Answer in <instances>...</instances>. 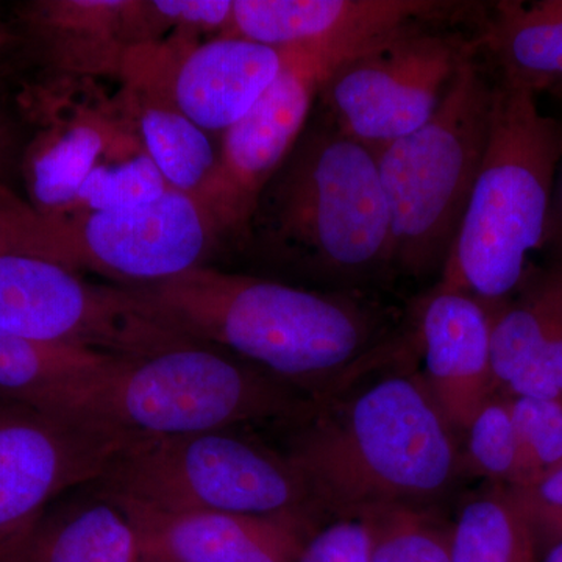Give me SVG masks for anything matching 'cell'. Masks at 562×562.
<instances>
[{
  "label": "cell",
  "mask_w": 562,
  "mask_h": 562,
  "mask_svg": "<svg viewBox=\"0 0 562 562\" xmlns=\"http://www.w3.org/2000/svg\"><path fill=\"white\" fill-rule=\"evenodd\" d=\"M88 487L160 512L290 517L313 527L319 517L284 453L238 428L133 439Z\"/></svg>",
  "instance_id": "cell-7"
},
{
  "label": "cell",
  "mask_w": 562,
  "mask_h": 562,
  "mask_svg": "<svg viewBox=\"0 0 562 562\" xmlns=\"http://www.w3.org/2000/svg\"><path fill=\"white\" fill-rule=\"evenodd\" d=\"M539 562H562V539L560 541L550 543L546 557L539 558Z\"/></svg>",
  "instance_id": "cell-34"
},
{
  "label": "cell",
  "mask_w": 562,
  "mask_h": 562,
  "mask_svg": "<svg viewBox=\"0 0 562 562\" xmlns=\"http://www.w3.org/2000/svg\"><path fill=\"white\" fill-rule=\"evenodd\" d=\"M403 347L280 428L319 516L428 512L460 479L457 431Z\"/></svg>",
  "instance_id": "cell-1"
},
{
  "label": "cell",
  "mask_w": 562,
  "mask_h": 562,
  "mask_svg": "<svg viewBox=\"0 0 562 562\" xmlns=\"http://www.w3.org/2000/svg\"><path fill=\"white\" fill-rule=\"evenodd\" d=\"M542 254L547 260L562 261V155L554 179L552 206L543 236Z\"/></svg>",
  "instance_id": "cell-32"
},
{
  "label": "cell",
  "mask_w": 562,
  "mask_h": 562,
  "mask_svg": "<svg viewBox=\"0 0 562 562\" xmlns=\"http://www.w3.org/2000/svg\"><path fill=\"white\" fill-rule=\"evenodd\" d=\"M487 310L495 391L562 398V261L531 265L512 297Z\"/></svg>",
  "instance_id": "cell-17"
},
{
  "label": "cell",
  "mask_w": 562,
  "mask_h": 562,
  "mask_svg": "<svg viewBox=\"0 0 562 562\" xmlns=\"http://www.w3.org/2000/svg\"><path fill=\"white\" fill-rule=\"evenodd\" d=\"M20 143H18L16 131L11 122L0 113V184H7V177L11 171L14 158H16Z\"/></svg>",
  "instance_id": "cell-33"
},
{
  "label": "cell",
  "mask_w": 562,
  "mask_h": 562,
  "mask_svg": "<svg viewBox=\"0 0 562 562\" xmlns=\"http://www.w3.org/2000/svg\"><path fill=\"white\" fill-rule=\"evenodd\" d=\"M479 54L458 70L427 124L376 150L394 271L406 276L442 271L482 166L495 81L476 61Z\"/></svg>",
  "instance_id": "cell-6"
},
{
  "label": "cell",
  "mask_w": 562,
  "mask_h": 562,
  "mask_svg": "<svg viewBox=\"0 0 562 562\" xmlns=\"http://www.w3.org/2000/svg\"><path fill=\"white\" fill-rule=\"evenodd\" d=\"M476 36L498 79L562 101V0L490 3Z\"/></svg>",
  "instance_id": "cell-22"
},
{
  "label": "cell",
  "mask_w": 562,
  "mask_h": 562,
  "mask_svg": "<svg viewBox=\"0 0 562 562\" xmlns=\"http://www.w3.org/2000/svg\"><path fill=\"white\" fill-rule=\"evenodd\" d=\"M44 127L24 157L29 203L41 213L68 210L124 127L116 102L105 99L76 101L61 88L41 94Z\"/></svg>",
  "instance_id": "cell-19"
},
{
  "label": "cell",
  "mask_w": 562,
  "mask_h": 562,
  "mask_svg": "<svg viewBox=\"0 0 562 562\" xmlns=\"http://www.w3.org/2000/svg\"><path fill=\"white\" fill-rule=\"evenodd\" d=\"M106 498L127 514L143 553L169 562H295L316 531L290 517L160 512Z\"/></svg>",
  "instance_id": "cell-18"
},
{
  "label": "cell",
  "mask_w": 562,
  "mask_h": 562,
  "mask_svg": "<svg viewBox=\"0 0 562 562\" xmlns=\"http://www.w3.org/2000/svg\"><path fill=\"white\" fill-rule=\"evenodd\" d=\"M247 236L272 261L336 291L360 292L383 279L394 255L376 151L327 116L305 128L262 190Z\"/></svg>",
  "instance_id": "cell-3"
},
{
  "label": "cell",
  "mask_w": 562,
  "mask_h": 562,
  "mask_svg": "<svg viewBox=\"0 0 562 562\" xmlns=\"http://www.w3.org/2000/svg\"><path fill=\"white\" fill-rule=\"evenodd\" d=\"M449 25H406L342 63L319 95L325 116L375 151L427 124L480 52L479 36Z\"/></svg>",
  "instance_id": "cell-9"
},
{
  "label": "cell",
  "mask_w": 562,
  "mask_h": 562,
  "mask_svg": "<svg viewBox=\"0 0 562 562\" xmlns=\"http://www.w3.org/2000/svg\"><path fill=\"white\" fill-rule=\"evenodd\" d=\"M161 324L249 362L313 401L401 349L390 313L361 292L314 291L198 266L127 286Z\"/></svg>",
  "instance_id": "cell-2"
},
{
  "label": "cell",
  "mask_w": 562,
  "mask_h": 562,
  "mask_svg": "<svg viewBox=\"0 0 562 562\" xmlns=\"http://www.w3.org/2000/svg\"><path fill=\"white\" fill-rule=\"evenodd\" d=\"M538 536L509 487H494L460 509L450 531L452 562H539Z\"/></svg>",
  "instance_id": "cell-24"
},
{
  "label": "cell",
  "mask_w": 562,
  "mask_h": 562,
  "mask_svg": "<svg viewBox=\"0 0 562 562\" xmlns=\"http://www.w3.org/2000/svg\"><path fill=\"white\" fill-rule=\"evenodd\" d=\"M179 49L158 43L128 63L151 74L177 109L206 133H225L249 113L283 65V50L241 36L220 35Z\"/></svg>",
  "instance_id": "cell-13"
},
{
  "label": "cell",
  "mask_w": 562,
  "mask_h": 562,
  "mask_svg": "<svg viewBox=\"0 0 562 562\" xmlns=\"http://www.w3.org/2000/svg\"><path fill=\"white\" fill-rule=\"evenodd\" d=\"M20 18L61 81L121 77L133 52L166 32L147 0H38Z\"/></svg>",
  "instance_id": "cell-14"
},
{
  "label": "cell",
  "mask_w": 562,
  "mask_h": 562,
  "mask_svg": "<svg viewBox=\"0 0 562 562\" xmlns=\"http://www.w3.org/2000/svg\"><path fill=\"white\" fill-rule=\"evenodd\" d=\"M7 44H9V35L5 31L0 27V58H2L3 50H5Z\"/></svg>",
  "instance_id": "cell-35"
},
{
  "label": "cell",
  "mask_w": 562,
  "mask_h": 562,
  "mask_svg": "<svg viewBox=\"0 0 562 562\" xmlns=\"http://www.w3.org/2000/svg\"><path fill=\"white\" fill-rule=\"evenodd\" d=\"M384 36L281 49L276 80L243 120L222 133L220 165L203 203L221 235L246 238L262 190L301 139L325 83L342 63Z\"/></svg>",
  "instance_id": "cell-11"
},
{
  "label": "cell",
  "mask_w": 562,
  "mask_h": 562,
  "mask_svg": "<svg viewBox=\"0 0 562 562\" xmlns=\"http://www.w3.org/2000/svg\"><path fill=\"white\" fill-rule=\"evenodd\" d=\"M0 397V562H9L60 495L90 486L124 443Z\"/></svg>",
  "instance_id": "cell-12"
},
{
  "label": "cell",
  "mask_w": 562,
  "mask_h": 562,
  "mask_svg": "<svg viewBox=\"0 0 562 562\" xmlns=\"http://www.w3.org/2000/svg\"><path fill=\"white\" fill-rule=\"evenodd\" d=\"M169 190L172 188L125 121L117 138L63 213L132 209L157 201Z\"/></svg>",
  "instance_id": "cell-25"
},
{
  "label": "cell",
  "mask_w": 562,
  "mask_h": 562,
  "mask_svg": "<svg viewBox=\"0 0 562 562\" xmlns=\"http://www.w3.org/2000/svg\"><path fill=\"white\" fill-rule=\"evenodd\" d=\"M539 539H562V465L527 486L509 487Z\"/></svg>",
  "instance_id": "cell-30"
},
{
  "label": "cell",
  "mask_w": 562,
  "mask_h": 562,
  "mask_svg": "<svg viewBox=\"0 0 562 562\" xmlns=\"http://www.w3.org/2000/svg\"><path fill=\"white\" fill-rule=\"evenodd\" d=\"M506 397L522 460V479L516 487H522L562 465V398Z\"/></svg>",
  "instance_id": "cell-28"
},
{
  "label": "cell",
  "mask_w": 562,
  "mask_h": 562,
  "mask_svg": "<svg viewBox=\"0 0 562 562\" xmlns=\"http://www.w3.org/2000/svg\"><path fill=\"white\" fill-rule=\"evenodd\" d=\"M162 27L179 32H228L233 0H151Z\"/></svg>",
  "instance_id": "cell-31"
},
{
  "label": "cell",
  "mask_w": 562,
  "mask_h": 562,
  "mask_svg": "<svg viewBox=\"0 0 562 562\" xmlns=\"http://www.w3.org/2000/svg\"><path fill=\"white\" fill-rule=\"evenodd\" d=\"M462 472L516 487L522 479L519 439L506 395H491L465 428Z\"/></svg>",
  "instance_id": "cell-26"
},
{
  "label": "cell",
  "mask_w": 562,
  "mask_h": 562,
  "mask_svg": "<svg viewBox=\"0 0 562 562\" xmlns=\"http://www.w3.org/2000/svg\"><path fill=\"white\" fill-rule=\"evenodd\" d=\"M312 403L228 351L190 341L121 358L88 395L77 424L128 441L251 425L283 428Z\"/></svg>",
  "instance_id": "cell-5"
},
{
  "label": "cell",
  "mask_w": 562,
  "mask_h": 562,
  "mask_svg": "<svg viewBox=\"0 0 562 562\" xmlns=\"http://www.w3.org/2000/svg\"><path fill=\"white\" fill-rule=\"evenodd\" d=\"M221 232L190 195L166 191L132 209L41 213L0 184V254H21L120 286H147L203 266Z\"/></svg>",
  "instance_id": "cell-8"
},
{
  "label": "cell",
  "mask_w": 562,
  "mask_h": 562,
  "mask_svg": "<svg viewBox=\"0 0 562 562\" xmlns=\"http://www.w3.org/2000/svg\"><path fill=\"white\" fill-rule=\"evenodd\" d=\"M366 520L372 530L371 562H452L450 531L427 512H390Z\"/></svg>",
  "instance_id": "cell-27"
},
{
  "label": "cell",
  "mask_w": 562,
  "mask_h": 562,
  "mask_svg": "<svg viewBox=\"0 0 562 562\" xmlns=\"http://www.w3.org/2000/svg\"><path fill=\"white\" fill-rule=\"evenodd\" d=\"M140 562H169L166 560H161V558L151 557V554H144L143 561Z\"/></svg>",
  "instance_id": "cell-36"
},
{
  "label": "cell",
  "mask_w": 562,
  "mask_h": 562,
  "mask_svg": "<svg viewBox=\"0 0 562 562\" xmlns=\"http://www.w3.org/2000/svg\"><path fill=\"white\" fill-rule=\"evenodd\" d=\"M0 328L121 358L191 341L155 319L127 286L88 283L60 265L21 254H0Z\"/></svg>",
  "instance_id": "cell-10"
},
{
  "label": "cell",
  "mask_w": 562,
  "mask_h": 562,
  "mask_svg": "<svg viewBox=\"0 0 562 562\" xmlns=\"http://www.w3.org/2000/svg\"><path fill=\"white\" fill-rule=\"evenodd\" d=\"M561 155L562 120L497 79L486 150L439 286L486 306L512 297L542 251Z\"/></svg>",
  "instance_id": "cell-4"
},
{
  "label": "cell",
  "mask_w": 562,
  "mask_h": 562,
  "mask_svg": "<svg viewBox=\"0 0 562 562\" xmlns=\"http://www.w3.org/2000/svg\"><path fill=\"white\" fill-rule=\"evenodd\" d=\"M479 3L441 0H233L225 35L273 49L344 38H376L406 25L453 24Z\"/></svg>",
  "instance_id": "cell-15"
},
{
  "label": "cell",
  "mask_w": 562,
  "mask_h": 562,
  "mask_svg": "<svg viewBox=\"0 0 562 562\" xmlns=\"http://www.w3.org/2000/svg\"><path fill=\"white\" fill-rule=\"evenodd\" d=\"M88 495L44 514L9 562L143 561L138 531L127 514L91 487Z\"/></svg>",
  "instance_id": "cell-23"
},
{
  "label": "cell",
  "mask_w": 562,
  "mask_h": 562,
  "mask_svg": "<svg viewBox=\"0 0 562 562\" xmlns=\"http://www.w3.org/2000/svg\"><path fill=\"white\" fill-rule=\"evenodd\" d=\"M371 554L368 520L336 519L306 539L295 562H371Z\"/></svg>",
  "instance_id": "cell-29"
},
{
  "label": "cell",
  "mask_w": 562,
  "mask_h": 562,
  "mask_svg": "<svg viewBox=\"0 0 562 562\" xmlns=\"http://www.w3.org/2000/svg\"><path fill=\"white\" fill-rule=\"evenodd\" d=\"M425 384L454 431H464L497 394L492 375L491 314L464 291L436 286L417 322Z\"/></svg>",
  "instance_id": "cell-16"
},
{
  "label": "cell",
  "mask_w": 562,
  "mask_h": 562,
  "mask_svg": "<svg viewBox=\"0 0 562 562\" xmlns=\"http://www.w3.org/2000/svg\"><path fill=\"white\" fill-rule=\"evenodd\" d=\"M114 102L131 124L169 188L203 206L220 165L210 135L188 120L160 81L139 66L127 65Z\"/></svg>",
  "instance_id": "cell-20"
},
{
  "label": "cell",
  "mask_w": 562,
  "mask_h": 562,
  "mask_svg": "<svg viewBox=\"0 0 562 562\" xmlns=\"http://www.w3.org/2000/svg\"><path fill=\"white\" fill-rule=\"evenodd\" d=\"M120 360L0 328V397L76 424L85 398Z\"/></svg>",
  "instance_id": "cell-21"
}]
</instances>
